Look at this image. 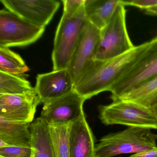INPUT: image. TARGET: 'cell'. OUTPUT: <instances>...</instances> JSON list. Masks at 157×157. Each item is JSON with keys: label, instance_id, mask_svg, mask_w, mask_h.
<instances>
[{"label": "cell", "instance_id": "obj_1", "mask_svg": "<svg viewBox=\"0 0 157 157\" xmlns=\"http://www.w3.org/2000/svg\"><path fill=\"white\" fill-rule=\"evenodd\" d=\"M150 44L151 41L143 43L109 60L94 59L75 82L74 90L86 100L103 92L110 91L112 86L134 66Z\"/></svg>", "mask_w": 157, "mask_h": 157}, {"label": "cell", "instance_id": "obj_2", "mask_svg": "<svg viewBox=\"0 0 157 157\" xmlns=\"http://www.w3.org/2000/svg\"><path fill=\"white\" fill-rule=\"evenodd\" d=\"M145 128H127L104 136L95 145V157L136 153L157 147V135Z\"/></svg>", "mask_w": 157, "mask_h": 157}, {"label": "cell", "instance_id": "obj_3", "mask_svg": "<svg viewBox=\"0 0 157 157\" xmlns=\"http://www.w3.org/2000/svg\"><path fill=\"white\" fill-rule=\"evenodd\" d=\"M87 22L84 6L74 14L63 13L54 39L52 54L54 71L68 68Z\"/></svg>", "mask_w": 157, "mask_h": 157}, {"label": "cell", "instance_id": "obj_4", "mask_svg": "<svg viewBox=\"0 0 157 157\" xmlns=\"http://www.w3.org/2000/svg\"><path fill=\"white\" fill-rule=\"evenodd\" d=\"M125 7L120 1L108 24L101 30L95 59H112L129 52L135 47L128 33Z\"/></svg>", "mask_w": 157, "mask_h": 157}, {"label": "cell", "instance_id": "obj_5", "mask_svg": "<svg viewBox=\"0 0 157 157\" xmlns=\"http://www.w3.org/2000/svg\"><path fill=\"white\" fill-rule=\"evenodd\" d=\"M98 109L99 118L105 125L120 124L157 129V118L150 108L130 102L117 101L100 105Z\"/></svg>", "mask_w": 157, "mask_h": 157}, {"label": "cell", "instance_id": "obj_6", "mask_svg": "<svg viewBox=\"0 0 157 157\" xmlns=\"http://www.w3.org/2000/svg\"><path fill=\"white\" fill-rule=\"evenodd\" d=\"M45 27L31 23L15 13L0 11V47H24L37 41Z\"/></svg>", "mask_w": 157, "mask_h": 157}, {"label": "cell", "instance_id": "obj_7", "mask_svg": "<svg viewBox=\"0 0 157 157\" xmlns=\"http://www.w3.org/2000/svg\"><path fill=\"white\" fill-rule=\"evenodd\" d=\"M157 76V36L134 66L111 88V99L116 101L131 89Z\"/></svg>", "mask_w": 157, "mask_h": 157}, {"label": "cell", "instance_id": "obj_8", "mask_svg": "<svg viewBox=\"0 0 157 157\" xmlns=\"http://www.w3.org/2000/svg\"><path fill=\"white\" fill-rule=\"evenodd\" d=\"M8 10L35 25L45 27L60 6L56 0H1Z\"/></svg>", "mask_w": 157, "mask_h": 157}, {"label": "cell", "instance_id": "obj_9", "mask_svg": "<svg viewBox=\"0 0 157 157\" xmlns=\"http://www.w3.org/2000/svg\"><path fill=\"white\" fill-rule=\"evenodd\" d=\"M100 35L101 30L87 22L67 68L74 84L88 66L95 59Z\"/></svg>", "mask_w": 157, "mask_h": 157}, {"label": "cell", "instance_id": "obj_10", "mask_svg": "<svg viewBox=\"0 0 157 157\" xmlns=\"http://www.w3.org/2000/svg\"><path fill=\"white\" fill-rule=\"evenodd\" d=\"M85 101L73 91L65 96L44 103L40 117L47 123H71L84 113L83 105Z\"/></svg>", "mask_w": 157, "mask_h": 157}, {"label": "cell", "instance_id": "obj_11", "mask_svg": "<svg viewBox=\"0 0 157 157\" xmlns=\"http://www.w3.org/2000/svg\"><path fill=\"white\" fill-rule=\"evenodd\" d=\"M40 103L36 92L25 94H0V117L9 121L31 123Z\"/></svg>", "mask_w": 157, "mask_h": 157}, {"label": "cell", "instance_id": "obj_12", "mask_svg": "<svg viewBox=\"0 0 157 157\" xmlns=\"http://www.w3.org/2000/svg\"><path fill=\"white\" fill-rule=\"evenodd\" d=\"M74 82L68 69L39 74L36 92L40 103L65 96L74 91Z\"/></svg>", "mask_w": 157, "mask_h": 157}, {"label": "cell", "instance_id": "obj_13", "mask_svg": "<svg viewBox=\"0 0 157 157\" xmlns=\"http://www.w3.org/2000/svg\"><path fill=\"white\" fill-rule=\"evenodd\" d=\"M95 148L94 136L83 113L71 123L70 157H95Z\"/></svg>", "mask_w": 157, "mask_h": 157}, {"label": "cell", "instance_id": "obj_14", "mask_svg": "<svg viewBox=\"0 0 157 157\" xmlns=\"http://www.w3.org/2000/svg\"><path fill=\"white\" fill-rule=\"evenodd\" d=\"M31 124L0 117V148L7 146L32 147Z\"/></svg>", "mask_w": 157, "mask_h": 157}, {"label": "cell", "instance_id": "obj_15", "mask_svg": "<svg viewBox=\"0 0 157 157\" xmlns=\"http://www.w3.org/2000/svg\"><path fill=\"white\" fill-rule=\"evenodd\" d=\"M120 0H85L84 11L87 21L99 30L110 21Z\"/></svg>", "mask_w": 157, "mask_h": 157}, {"label": "cell", "instance_id": "obj_16", "mask_svg": "<svg viewBox=\"0 0 157 157\" xmlns=\"http://www.w3.org/2000/svg\"><path fill=\"white\" fill-rule=\"evenodd\" d=\"M33 157H56L47 123L39 117L30 126Z\"/></svg>", "mask_w": 157, "mask_h": 157}, {"label": "cell", "instance_id": "obj_17", "mask_svg": "<svg viewBox=\"0 0 157 157\" xmlns=\"http://www.w3.org/2000/svg\"><path fill=\"white\" fill-rule=\"evenodd\" d=\"M117 101L130 102L151 109L157 102V76L122 94Z\"/></svg>", "mask_w": 157, "mask_h": 157}, {"label": "cell", "instance_id": "obj_18", "mask_svg": "<svg viewBox=\"0 0 157 157\" xmlns=\"http://www.w3.org/2000/svg\"><path fill=\"white\" fill-rule=\"evenodd\" d=\"M71 123L67 124L47 123L56 157H70V134Z\"/></svg>", "mask_w": 157, "mask_h": 157}, {"label": "cell", "instance_id": "obj_19", "mask_svg": "<svg viewBox=\"0 0 157 157\" xmlns=\"http://www.w3.org/2000/svg\"><path fill=\"white\" fill-rule=\"evenodd\" d=\"M34 92L35 88L25 78L0 71V94L16 95Z\"/></svg>", "mask_w": 157, "mask_h": 157}, {"label": "cell", "instance_id": "obj_20", "mask_svg": "<svg viewBox=\"0 0 157 157\" xmlns=\"http://www.w3.org/2000/svg\"><path fill=\"white\" fill-rule=\"evenodd\" d=\"M29 70V68L20 55L9 48L0 47V71L26 78L25 73Z\"/></svg>", "mask_w": 157, "mask_h": 157}, {"label": "cell", "instance_id": "obj_21", "mask_svg": "<svg viewBox=\"0 0 157 157\" xmlns=\"http://www.w3.org/2000/svg\"><path fill=\"white\" fill-rule=\"evenodd\" d=\"M32 147L7 146L0 148V157H33Z\"/></svg>", "mask_w": 157, "mask_h": 157}, {"label": "cell", "instance_id": "obj_22", "mask_svg": "<svg viewBox=\"0 0 157 157\" xmlns=\"http://www.w3.org/2000/svg\"><path fill=\"white\" fill-rule=\"evenodd\" d=\"M120 1L124 6H132L145 11L157 6V0H120Z\"/></svg>", "mask_w": 157, "mask_h": 157}, {"label": "cell", "instance_id": "obj_23", "mask_svg": "<svg viewBox=\"0 0 157 157\" xmlns=\"http://www.w3.org/2000/svg\"><path fill=\"white\" fill-rule=\"evenodd\" d=\"M63 13L71 15L79 10L84 6L85 0H63Z\"/></svg>", "mask_w": 157, "mask_h": 157}, {"label": "cell", "instance_id": "obj_24", "mask_svg": "<svg viewBox=\"0 0 157 157\" xmlns=\"http://www.w3.org/2000/svg\"><path fill=\"white\" fill-rule=\"evenodd\" d=\"M129 157H157V147L135 153Z\"/></svg>", "mask_w": 157, "mask_h": 157}, {"label": "cell", "instance_id": "obj_25", "mask_svg": "<svg viewBox=\"0 0 157 157\" xmlns=\"http://www.w3.org/2000/svg\"><path fill=\"white\" fill-rule=\"evenodd\" d=\"M145 13L148 15L157 16V6L145 10Z\"/></svg>", "mask_w": 157, "mask_h": 157}, {"label": "cell", "instance_id": "obj_26", "mask_svg": "<svg viewBox=\"0 0 157 157\" xmlns=\"http://www.w3.org/2000/svg\"><path fill=\"white\" fill-rule=\"evenodd\" d=\"M151 109L152 110L157 118V102Z\"/></svg>", "mask_w": 157, "mask_h": 157}]
</instances>
